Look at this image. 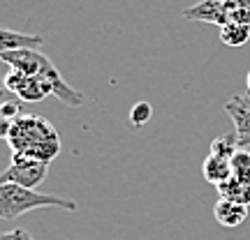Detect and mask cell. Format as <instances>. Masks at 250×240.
Here are the masks:
<instances>
[{
  "label": "cell",
  "instance_id": "obj_5",
  "mask_svg": "<svg viewBox=\"0 0 250 240\" xmlns=\"http://www.w3.org/2000/svg\"><path fill=\"white\" fill-rule=\"evenodd\" d=\"M225 111L232 118L234 134L239 148H248L250 146V92L243 95H234L229 102H225Z\"/></svg>",
  "mask_w": 250,
  "mask_h": 240
},
{
  "label": "cell",
  "instance_id": "obj_3",
  "mask_svg": "<svg viewBox=\"0 0 250 240\" xmlns=\"http://www.w3.org/2000/svg\"><path fill=\"white\" fill-rule=\"evenodd\" d=\"M49 176V164L40 162L35 157L28 155H19L12 152V162L2 173H0V183H17L21 187H30L35 189L37 185H42Z\"/></svg>",
  "mask_w": 250,
  "mask_h": 240
},
{
  "label": "cell",
  "instance_id": "obj_14",
  "mask_svg": "<svg viewBox=\"0 0 250 240\" xmlns=\"http://www.w3.org/2000/svg\"><path fill=\"white\" fill-rule=\"evenodd\" d=\"M153 118V107L148 102H137L132 109H130V123L134 127H144Z\"/></svg>",
  "mask_w": 250,
  "mask_h": 240
},
{
  "label": "cell",
  "instance_id": "obj_2",
  "mask_svg": "<svg viewBox=\"0 0 250 240\" xmlns=\"http://www.w3.org/2000/svg\"><path fill=\"white\" fill-rule=\"evenodd\" d=\"M40 208H61V210L77 213L79 203L72 199L21 187L17 183H0V220L9 222V220H17L21 215L30 213V210H40Z\"/></svg>",
  "mask_w": 250,
  "mask_h": 240
},
{
  "label": "cell",
  "instance_id": "obj_6",
  "mask_svg": "<svg viewBox=\"0 0 250 240\" xmlns=\"http://www.w3.org/2000/svg\"><path fill=\"white\" fill-rule=\"evenodd\" d=\"M183 17L190 21H202V23H215L223 28L225 23H229L227 18V5L220 0H202L192 7L183 9Z\"/></svg>",
  "mask_w": 250,
  "mask_h": 240
},
{
  "label": "cell",
  "instance_id": "obj_13",
  "mask_svg": "<svg viewBox=\"0 0 250 240\" xmlns=\"http://www.w3.org/2000/svg\"><path fill=\"white\" fill-rule=\"evenodd\" d=\"M227 5V18L234 23L250 26V0H225Z\"/></svg>",
  "mask_w": 250,
  "mask_h": 240
},
{
  "label": "cell",
  "instance_id": "obj_1",
  "mask_svg": "<svg viewBox=\"0 0 250 240\" xmlns=\"http://www.w3.org/2000/svg\"><path fill=\"white\" fill-rule=\"evenodd\" d=\"M5 141L12 152L35 157L46 164H51L61 152V136L56 127L46 118L33 113H21L14 120H9Z\"/></svg>",
  "mask_w": 250,
  "mask_h": 240
},
{
  "label": "cell",
  "instance_id": "obj_8",
  "mask_svg": "<svg viewBox=\"0 0 250 240\" xmlns=\"http://www.w3.org/2000/svg\"><path fill=\"white\" fill-rule=\"evenodd\" d=\"M42 44H44L42 35H28L9 28H0V54L17 51V49H40Z\"/></svg>",
  "mask_w": 250,
  "mask_h": 240
},
{
  "label": "cell",
  "instance_id": "obj_11",
  "mask_svg": "<svg viewBox=\"0 0 250 240\" xmlns=\"http://www.w3.org/2000/svg\"><path fill=\"white\" fill-rule=\"evenodd\" d=\"M248 39H250V26H246V23L229 21V23H225L220 28V42L225 46H243L248 44Z\"/></svg>",
  "mask_w": 250,
  "mask_h": 240
},
{
  "label": "cell",
  "instance_id": "obj_18",
  "mask_svg": "<svg viewBox=\"0 0 250 240\" xmlns=\"http://www.w3.org/2000/svg\"><path fill=\"white\" fill-rule=\"evenodd\" d=\"M7 95H9V90L5 88V76H0V104L7 99Z\"/></svg>",
  "mask_w": 250,
  "mask_h": 240
},
{
  "label": "cell",
  "instance_id": "obj_17",
  "mask_svg": "<svg viewBox=\"0 0 250 240\" xmlns=\"http://www.w3.org/2000/svg\"><path fill=\"white\" fill-rule=\"evenodd\" d=\"M0 240H35L26 229H12V231H2Z\"/></svg>",
  "mask_w": 250,
  "mask_h": 240
},
{
  "label": "cell",
  "instance_id": "obj_12",
  "mask_svg": "<svg viewBox=\"0 0 250 240\" xmlns=\"http://www.w3.org/2000/svg\"><path fill=\"white\" fill-rule=\"evenodd\" d=\"M239 150V141H236V134H223V136H215L211 141V148H208V155H215V157H225V160H232Z\"/></svg>",
  "mask_w": 250,
  "mask_h": 240
},
{
  "label": "cell",
  "instance_id": "obj_20",
  "mask_svg": "<svg viewBox=\"0 0 250 240\" xmlns=\"http://www.w3.org/2000/svg\"><path fill=\"white\" fill-rule=\"evenodd\" d=\"M220 2H225V0H220Z\"/></svg>",
  "mask_w": 250,
  "mask_h": 240
},
{
  "label": "cell",
  "instance_id": "obj_15",
  "mask_svg": "<svg viewBox=\"0 0 250 240\" xmlns=\"http://www.w3.org/2000/svg\"><path fill=\"white\" fill-rule=\"evenodd\" d=\"M232 171L234 176H250V150L239 148L236 155L232 157Z\"/></svg>",
  "mask_w": 250,
  "mask_h": 240
},
{
  "label": "cell",
  "instance_id": "obj_7",
  "mask_svg": "<svg viewBox=\"0 0 250 240\" xmlns=\"http://www.w3.org/2000/svg\"><path fill=\"white\" fill-rule=\"evenodd\" d=\"M213 217L215 222L225 226V229H236L248 220V205L232 201V199H218V203L213 205Z\"/></svg>",
  "mask_w": 250,
  "mask_h": 240
},
{
  "label": "cell",
  "instance_id": "obj_10",
  "mask_svg": "<svg viewBox=\"0 0 250 240\" xmlns=\"http://www.w3.org/2000/svg\"><path fill=\"white\" fill-rule=\"evenodd\" d=\"M215 189L223 199H232V201H239L250 208V176H232Z\"/></svg>",
  "mask_w": 250,
  "mask_h": 240
},
{
  "label": "cell",
  "instance_id": "obj_9",
  "mask_svg": "<svg viewBox=\"0 0 250 240\" xmlns=\"http://www.w3.org/2000/svg\"><path fill=\"white\" fill-rule=\"evenodd\" d=\"M202 173H204L206 183L211 185H223L225 180H229L234 176L232 171V160H225V157H215V155H208L202 164Z\"/></svg>",
  "mask_w": 250,
  "mask_h": 240
},
{
  "label": "cell",
  "instance_id": "obj_4",
  "mask_svg": "<svg viewBox=\"0 0 250 240\" xmlns=\"http://www.w3.org/2000/svg\"><path fill=\"white\" fill-rule=\"evenodd\" d=\"M5 88L9 90V95L19 97L21 102H42L44 97H49V88L44 81L19 70H9L5 74Z\"/></svg>",
  "mask_w": 250,
  "mask_h": 240
},
{
  "label": "cell",
  "instance_id": "obj_16",
  "mask_svg": "<svg viewBox=\"0 0 250 240\" xmlns=\"http://www.w3.org/2000/svg\"><path fill=\"white\" fill-rule=\"evenodd\" d=\"M17 116H21V104H19V102H9V99H5V102L0 104V118L14 120Z\"/></svg>",
  "mask_w": 250,
  "mask_h": 240
},
{
  "label": "cell",
  "instance_id": "obj_19",
  "mask_svg": "<svg viewBox=\"0 0 250 240\" xmlns=\"http://www.w3.org/2000/svg\"><path fill=\"white\" fill-rule=\"evenodd\" d=\"M246 88H248V92H250V72H248V76H246Z\"/></svg>",
  "mask_w": 250,
  "mask_h": 240
}]
</instances>
